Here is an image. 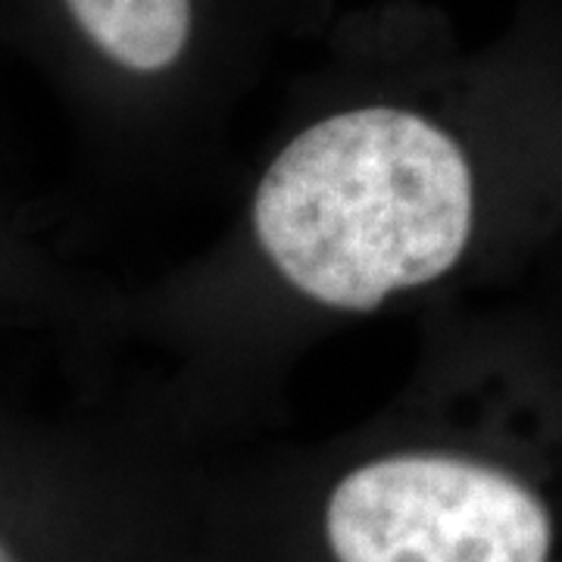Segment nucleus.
Masks as SVG:
<instances>
[{
    "label": "nucleus",
    "mask_w": 562,
    "mask_h": 562,
    "mask_svg": "<svg viewBox=\"0 0 562 562\" xmlns=\"http://www.w3.org/2000/svg\"><path fill=\"white\" fill-rule=\"evenodd\" d=\"M198 522L206 562H562V403L387 422Z\"/></svg>",
    "instance_id": "f257e3e1"
},
{
    "label": "nucleus",
    "mask_w": 562,
    "mask_h": 562,
    "mask_svg": "<svg viewBox=\"0 0 562 562\" xmlns=\"http://www.w3.org/2000/svg\"><path fill=\"white\" fill-rule=\"evenodd\" d=\"M85 44L113 69L157 79L176 69L194 38L198 0H60Z\"/></svg>",
    "instance_id": "7ed1b4c3"
},
{
    "label": "nucleus",
    "mask_w": 562,
    "mask_h": 562,
    "mask_svg": "<svg viewBox=\"0 0 562 562\" xmlns=\"http://www.w3.org/2000/svg\"><path fill=\"white\" fill-rule=\"evenodd\" d=\"M484 181L441 120L366 103L306 125L250 203L262 260L297 297L360 313L441 281L475 247Z\"/></svg>",
    "instance_id": "f03ea898"
},
{
    "label": "nucleus",
    "mask_w": 562,
    "mask_h": 562,
    "mask_svg": "<svg viewBox=\"0 0 562 562\" xmlns=\"http://www.w3.org/2000/svg\"><path fill=\"white\" fill-rule=\"evenodd\" d=\"M0 562H29L25 560V553H22L16 541L0 528Z\"/></svg>",
    "instance_id": "20e7f679"
}]
</instances>
